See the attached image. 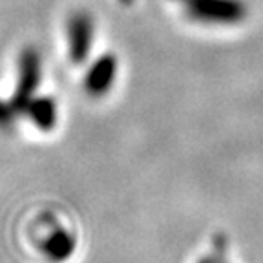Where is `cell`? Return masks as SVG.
I'll use <instances>...</instances> for the list:
<instances>
[{"label": "cell", "mask_w": 263, "mask_h": 263, "mask_svg": "<svg viewBox=\"0 0 263 263\" xmlns=\"http://www.w3.org/2000/svg\"><path fill=\"white\" fill-rule=\"evenodd\" d=\"M29 117L35 121L37 126H41L42 130H49L53 126L55 121H57V110H55V104L51 99H35L28 104Z\"/></svg>", "instance_id": "8992f818"}, {"label": "cell", "mask_w": 263, "mask_h": 263, "mask_svg": "<svg viewBox=\"0 0 263 263\" xmlns=\"http://www.w3.org/2000/svg\"><path fill=\"white\" fill-rule=\"evenodd\" d=\"M75 251V238L64 229H57L51 232L44 243V252L51 261H64Z\"/></svg>", "instance_id": "5b68a950"}, {"label": "cell", "mask_w": 263, "mask_h": 263, "mask_svg": "<svg viewBox=\"0 0 263 263\" xmlns=\"http://www.w3.org/2000/svg\"><path fill=\"white\" fill-rule=\"evenodd\" d=\"M121 2H123V4H126V6H128V4H132V2H134V0H121Z\"/></svg>", "instance_id": "ba28073f"}, {"label": "cell", "mask_w": 263, "mask_h": 263, "mask_svg": "<svg viewBox=\"0 0 263 263\" xmlns=\"http://www.w3.org/2000/svg\"><path fill=\"white\" fill-rule=\"evenodd\" d=\"M39 82V55L29 49L22 57V77H21V88H18V95L16 101L18 104H28L29 95L33 93L35 86Z\"/></svg>", "instance_id": "277c9868"}, {"label": "cell", "mask_w": 263, "mask_h": 263, "mask_svg": "<svg viewBox=\"0 0 263 263\" xmlns=\"http://www.w3.org/2000/svg\"><path fill=\"white\" fill-rule=\"evenodd\" d=\"M115 73H117V61L114 55H103L91 64L84 77V88L93 97L108 93L110 86L114 84Z\"/></svg>", "instance_id": "3957f363"}, {"label": "cell", "mask_w": 263, "mask_h": 263, "mask_svg": "<svg viewBox=\"0 0 263 263\" xmlns=\"http://www.w3.org/2000/svg\"><path fill=\"white\" fill-rule=\"evenodd\" d=\"M192 21L210 24H236L247 16L239 0H179Z\"/></svg>", "instance_id": "6da1fadb"}, {"label": "cell", "mask_w": 263, "mask_h": 263, "mask_svg": "<svg viewBox=\"0 0 263 263\" xmlns=\"http://www.w3.org/2000/svg\"><path fill=\"white\" fill-rule=\"evenodd\" d=\"M93 41V21L84 11L71 15L68 22V42H70V57L75 64H82L90 55Z\"/></svg>", "instance_id": "7a4b0ae2"}, {"label": "cell", "mask_w": 263, "mask_h": 263, "mask_svg": "<svg viewBox=\"0 0 263 263\" xmlns=\"http://www.w3.org/2000/svg\"><path fill=\"white\" fill-rule=\"evenodd\" d=\"M227 249V238L223 234H218L214 238V251L210 256L203 258L199 263H223V256H225Z\"/></svg>", "instance_id": "52a82bcc"}]
</instances>
